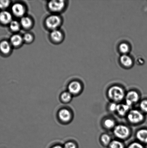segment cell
Returning a JSON list of instances; mask_svg holds the SVG:
<instances>
[{"mask_svg": "<svg viewBox=\"0 0 147 148\" xmlns=\"http://www.w3.org/2000/svg\"><path fill=\"white\" fill-rule=\"evenodd\" d=\"M109 98L115 102H119L125 97L124 90L119 86H113L109 88L108 91Z\"/></svg>", "mask_w": 147, "mask_h": 148, "instance_id": "obj_1", "label": "cell"}, {"mask_svg": "<svg viewBox=\"0 0 147 148\" xmlns=\"http://www.w3.org/2000/svg\"><path fill=\"white\" fill-rule=\"evenodd\" d=\"M113 133L114 136L120 140H125L129 137L130 134V130L127 126L119 124L116 126L113 129Z\"/></svg>", "mask_w": 147, "mask_h": 148, "instance_id": "obj_2", "label": "cell"}, {"mask_svg": "<svg viewBox=\"0 0 147 148\" xmlns=\"http://www.w3.org/2000/svg\"><path fill=\"white\" fill-rule=\"evenodd\" d=\"M127 119L129 122L133 124H137L143 121L144 116L142 113L137 110L129 111L127 115Z\"/></svg>", "mask_w": 147, "mask_h": 148, "instance_id": "obj_3", "label": "cell"}, {"mask_svg": "<svg viewBox=\"0 0 147 148\" xmlns=\"http://www.w3.org/2000/svg\"><path fill=\"white\" fill-rule=\"evenodd\" d=\"M61 19L58 16L53 15L47 17L45 21V24L48 28L53 30H56L61 23Z\"/></svg>", "mask_w": 147, "mask_h": 148, "instance_id": "obj_4", "label": "cell"}, {"mask_svg": "<svg viewBox=\"0 0 147 148\" xmlns=\"http://www.w3.org/2000/svg\"><path fill=\"white\" fill-rule=\"evenodd\" d=\"M126 104L130 107L139 101V96L136 91L131 90L129 91L125 96Z\"/></svg>", "mask_w": 147, "mask_h": 148, "instance_id": "obj_5", "label": "cell"}, {"mask_svg": "<svg viewBox=\"0 0 147 148\" xmlns=\"http://www.w3.org/2000/svg\"><path fill=\"white\" fill-rule=\"evenodd\" d=\"M49 10L54 12H59L61 11L65 6L64 1H52L48 3Z\"/></svg>", "mask_w": 147, "mask_h": 148, "instance_id": "obj_6", "label": "cell"}, {"mask_svg": "<svg viewBox=\"0 0 147 148\" xmlns=\"http://www.w3.org/2000/svg\"><path fill=\"white\" fill-rule=\"evenodd\" d=\"M82 89V86L80 82L77 81H73L68 85V92L72 95H77L80 92Z\"/></svg>", "mask_w": 147, "mask_h": 148, "instance_id": "obj_7", "label": "cell"}, {"mask_svg": "<svg viewBox=\"0 0 147 148\" xmlns=\"http://www.w3.org/2000/svg\"><path fill=\"white\" fill-rule=\"evenodd\" d=\"M12 11L14 15L17 17H22L25 12V9L24 6L19 3L14 4L12 7Z\"/></svg>", "mask_w": 147, "mask_h": 148, "instance_id": "obj_8", "label": "cell"}, {"mask_svg": "<svg viewBox=\"0 0 147 148\" xmlns=\"http://www.w3.org/2000/svg\"><path fill=\"white\" fill-rule=\"evenodd\" d=\"M58 114L60 121L63 122H68L71 119V113L67 109L63 108L60 110Z\"/></svg>", "mask_w": 147, "mask_h": 148, "instance_id": "obj_9", "label": "cell"}, {"mask_svg": "<svg viewBox=\"0 0 147 148\" xmlns=\"http://www.w3.org/2000/svg\"><path fill=\"white\" fill-rule=\"evenodd\" d=\"M12 21V16L7 11H2L0 12V22L3 24H10Z\"/></svg>", "mask_w": 147, "mask_h": 148, "instance_id": "obj_10", "label": "cell"}, {"mask_svg": "<svg viewBox=\"0 0 147 148\" xmlns=\"http://www.w3.org/2000/svg\"><path fill=\"white\" fill-rule=\"evenodd\" d=\"M136 137L140 143H147V130L142 129L137 132Z\"/></svg>", "mask_w": 147, "mask_h": 148, "instance_id": "obj_11", "label": "cell"}, {"mask_svg": "<svg viewBox=\"0 0 147 148\" xmlns=\"http://www.w3.org/2000/svg\"><path fill=\"white\" fill-rule=\"evenodd\" d=\"M130 107L126 104H118L117 112L121 116H124L129 113Z\"/></svg>", "mask_w": 147, "mask_h": 148, "instance_id": "obj_12", "label": "cell"}, {"mask_svg": "<svg viewBox=\"0 0 147 148\" xmlns=\"http://www.w3.org/2000/svg\"><path fill=\"white\" fill-rule=\"evenodd\" d=\"M120 62L122 64L126 67H130L133 64V60L131 58L126 54L121 56Z\"/></svg>", "mask_w": 147, "mask_h": 148, "instance_id": "obj_13", "label": "cell"}, {"mask_svg": "<svg viewBox=\"0 0 147 148\" xmlns=\"http://www.w3.org/2000/svg\"><path fill=\"white\" fill-rule=\"evenodd\" d=\"M23 40V38L19 34L14 35L12 36L10 40L11 44L15 47L20 45L22 43Z\"/></svg>", "mask_w": 147, "mask_h": 148, "instance_id": "obj_14", "label": "cell"}, {"mask_svg": "<svg viewBox=\"0 0 147 148\" xmlns=\"http://www.w3.org/2000/svg\"><path fill=\"white\" fill-rule=\"evenodd\" d=\"M51 38L54 42H59L63 38V35L60 31L57 29L53 30L50 34Z\"/></svg>", "mask_w": 147, "mask_h": 148, "instance_id": "obj_15", "label": "cell"}, {"mask_svg": "<svg viewBox=\"0 0 147 148\" xmlns=\"http://www.w3.org/2000/svg\"><path fill=\"white\" fill-rule=\"evenodd\" d=\"M11 50V46L8 42L4 40L0 43V50L4 54H7Z\"/></svg>", "mask_w": 147, "mask_h": 148, "instance_id": "obj_16", "label": "cell"}, {"mask_svg": "<svg viewBox=\"0 0 147 148\" xmlns=\"http://www.w3.org/2000/svg\"><path fill=\"white\" fill-rule=\"evenodd\" d=\"M20 24L24 28L28 29L32 25V21L29 17H22L20 21Z\"/></svg>", "mask_w": 147, "mask_h": 148, "instance_id": "obj_17", "label": "cell"}, {"mask_svg": "<svg viewBox=\"0 0 147 148\" xmlns=\"http://www.w3.org/2000/svg\"><path fill=\"white\" fill-rule=\"evenodd\" d=\"M109 148H125V145L122 142L118 140H112L109 145Z\"/></svg>", "mask_w": 147, "mask_h": 148, "instance_id": "obj_18", "label": "cell"}, {"mask_svg": "<svg viewBox=\"0 0 147 148\" xmlns=\"http://www.w3.org/2000/svg\"><path fill=\"white\" fill-rule=\"evenodd\" d=\"M104 125L107 129L114 128L116 127V122L114 120L111 119H107L104 121Z\"/></svg>", "mask_w": 147, "mask_h": 148, "instance_id": "obj_19", "label": "cell"}, {"mask_svg": "<svg viewBox=\"0 0 147 148\" xmlns=\"http://www.w3.org/2000/svg\"><path fill=\"white\" fill-rule=\"evenodd\" d=\"M100 140L102 144L105 146H109L111 142V139L110 136L108 134H106L102 135L101 136Z\"/></svg>", "mask_w": 147, "mask_h": 148, "instance_id": "obj_20", "label": "cell"}, {"mask_svg": "<svg viewBox=\"0 0 147 148\" xmlns=\"http://www.w3.org/2000/svg\"><path fill=\"white\" fill-rule=\"evenodd\" d=\"M72 96V95L68 91H65L62 94L60 98H61L62 101L63 102L68 103L71 101Z\"/></svg>", "mask_w": 147, "mask_h": 148, "instance_id": "obj_21", "label": "cell"}, {"mask_svg": "<svg viewBox=\"0 0 147 148\" xmlns=\"http://www.w3.org/2000/svg\"><path fill=\"white\" fill-rule=\"evenodd\" d=\"M119 50L120 51L123 55L126 54V53H129L130 50L129 47L127 44L126 43H122L119 46Z\"/></svg>", "mask_w": 147, "mask_h": 148, "instance_id": "obj_22", "label": "cell"}, {"mask_svg": "<svg viewBox=\"0 0 147 148\" xmlns=\"http://www.w3.org/2000/svg\"><path fill=\"white\" fill-rule=\"evenodd\" d=\"M9 24L10 28L12 31L17 32L19 30L20 25L18 21L14 20L12 21Z\"/></svg>", "mask_w": 147, "mask_h": 148, "instance_id": "obj_23", "label": "cell"}, {"mask_svg": "<svg viewBox=\"0 0 147 148\" xmlns=\"http://www.w3.org/2000/svg\"><path fill=\"white\" fill-rule=\"evenodd\" d=\"M127 148H145L143 145L140 142H133L129 145Z\"/></svg>", "mask_w": 147, "mask_h": 148, "instance_id": "obj_24", "label": "cell"}, {"mask_svg": "<svg viewBox=\"0 0 147 148\" xmlns=\"http://www.w3.org/2000/svg\"><path fill=\"white\" fill-rule=\"evenodd\" d=\"M140 107L142 111L147 112V100H143L141 101L140 104Z\"/></svg>", "mask_w": 147, "mask_h": 148, "instance_id": "obj_25", "label": "cell"}, {"mask_svg": "<svg viewBox=\"0 0 147 148\" xmlns=\"http://www.w3.org/2000/svg\"><path fill=\"white\" fill-rule=\"evenodd\" d=\"M9 1H0V9H4L6 8L9 5Z\"/></svg>", "mask_w": 147, "mask_h": 148, "instance_id": "obj_26", "label": "cell"}, {"mask_svg": "<svg viewBox=\"0 0 147 148\" xmlns=\"http://www.w3.org/2000/svg\"><path fill=\"white\" fill-rule=\"evenodd\" d=\"M33 38V36L31 34H28V33L24 34L23 37V40H24L27 42H31L32 41Z\"/></svg>", "mask_w": 147, "mask_h": 148, "instance_id": "obj_27", "label": "cell"}, {"mask_svg": "<svg viewBox=\"0 0 147 148\" xmlns=\"http://www.w3.org/2000/svg\"><path fill=\"white\" fill-rule=\"evenodd\" d=\"M118 104L115 102H113L109 104V109L112 112H116L117 110Z\"/></svg>", "mask_w": 147, "mask_h": 148, "instance_id": "obj_28", "label": "cell"}, {"mask_svg": "<svg viewBox=\"0 0 147 148\" xmlns=\"http://www.w3.org/2000/svg\"><path fill=\"white\" fill-rule=\"evenodd\" d=\"M64 148H77V146L72 142H68L64 144Z\"/></svg>", "mask_w": 147, "mask_h": 148, "instance_id": "obj_29", "label": "cell"}, {"mask_svg": "<svg viewBox=\"0 0 147 148\" xmlns=\"http://www.w3.org/2000/svg\"><path fill=\"white\" fill-rule=\"evenodd\" d=\"M51 148H64L63 146H62L60 145H56L53 146Z\"/></svg>", "mask_w": 147, "mask_h": 148, "instance_id": "obj_30", "label": "cell"}]
</instances>
